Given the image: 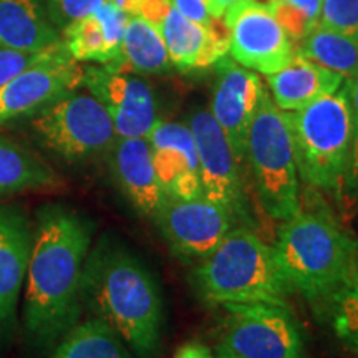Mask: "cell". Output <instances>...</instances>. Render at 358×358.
<instances>
[{"label":"cell","mask_w":358,"mask_h":358,"mask_svg":"<svg viewBox=\"0 0 358 358\" xmlns=\"http://www.w3.org/2000/svg\"><path fill=\"white\" fill-rule=\"evenodd\" d=\"M95 224L65 204H45L34 221L24 325L40 347L55 343L82 315L83 267Z\"/></svg>","instance_id":"1"},{"label":"cell","mask_w":358,"mask_h":358,"mask_svg":"<svg viewBox=\"0 0 358 358\" xmlns=\"http://www.w3.org/2000/svg\"><path fill=\"white\" fill-rule=\"evenodd\" d=\"M82 302L138 357L153 358L158 353L164 325L163 295L153 272L127 245L101 237L90 248Z\"/></svg>","instance_id":"2"},{"label":"cell","mask_w":358,"mask_h":358,"mask_svg":"<svg viewBox=\"0 0 358 358\" xmlns=\"http://www.w3.org/2000/svg\"><path fill=\"white\" fill-rule=\"evenodd\" d=\"M272 248L294 292L315 310L358 284V244L325 209L301 208L282 222Z\"/></svg>","instance_id":"3"},{"label":"cell","mask_w":358,"mask_h":358,"mask_svg":"<svg viewBox=\"0 0 358 358\" xmlns=\"http://www.w3.org/2000/svg\"><path fill=\"white\" fill-rule=\"evenodd\" d=\"M192 285L204 302H267L289 306L292 285L272 245L250 227L234 226L208 257L192 271Z\"/></svg>","instance_id":"4"},{"label":"cell","mask_w":358,"mask_h":358,"mask_svg":"<svg viewBox=\"0 0 358 358\" xmlns=\"http://www.w3.org/2000/svg\"><path fill=\"white\" fill-rule=\"evenodd\" d=\"M299 176L308 186L340 196L345 191L352 148L347 83L306 108L287 111Z\"/></svg>","instance_id":"5"},{"label":"cell","mask_w":358,"mask_h":358,"mask_svg":"<svg viewBox=\"0 0 358 358\" xmlns=\"http://www.w3.org/2000/svg\"><path fill=\"white\" fill-rule=\"evenodd\" d=\"M245 164L262 211L274 221H287L301 211V176L287 111L277 108L267 90L250 123Z\"/></svg>","instance_id":"6"},{"label":"cell","mask_w":358,"mask_h":358,"mask_svg":"<svg viewBox=\"0 0 358 358\" xmlns=\"http://www.w3.org/2000/svg\"><path fill=\"white\" fill-rule=\"evenodd\" d=\"M32 127L48 150L70 163L106 153L118 138L101 103L75 90L35 113Z\"/></svg>","instance_id":"7"},{"label":"cell","mask_w":358,"mask_h":358,"mask_svg":"<svg viewBox=\"0 0 358 358\" xmlns=\"http://www.w3.org/2000/svg\"><path fill=\"white\" fill-rule=\"evenodd\" d=\"M217 355L226 358H306L303 337L289 306L224 303Z\"/></svg>","instance_id":"8"},{"label":"cell","mask_w":358,"mask_h":358,"mask_svg":"<svg viewBox=\"0 0 358 358\" xmlns=\"http://www.w3.org/2000/svg\"><path fill=\"white\" fill-rule=\"evenodd\" d=\"M187 127L198 151L201 194L226 208L237 222L250 227L254 221L245 196L243 164L234 156L226 134L209 110L194 111Z\"/></svg>","instance_id":"9"},{"label":"cell","mask_w":358,"mask_h":358,"mask_svg":"<svg viewBox=\"0 0 358 358\" xmlns=\"http://www.w3.org/2000/svg\"><path fill=\"white\" fill-rule=\"evenodd\" d=\"M232 60L261 75H274L290 64L295 47L268 3L244 0L222 17Z\"/></svg>","instance_id":"10"},{"label":"cell","mask_w":358,"mask_h":358,"mask_svg":"<svg viewBox=\"0 0 358 358\" xmlns=\"http://www.w3.org/2000/svg\"><path fill=\"white\" fill-rule=\"evenodd\" d=\"M155 221L174 256L186 262L208 257L237 224L226 208L203 194L192 199L168 198Z\"/></svg>","instance_id":"11"},{"label":"cell","mask_w":358,"mask_h":358,"mask_svg":"<svg viewBox=\"0 0 358 358\" xmlns=\"http://www.w3.org/2000/svg\"><path fill=\"white\" fill-rule=\"evenodd\" d=\"M138 15L158 30L178 70L206 69L229 53V34L222 19L209 27L198 25L182 17L169 0H143Z\"/></svg>","instance_id":"12"},{"label":"cell","mask_w":358,"mask_h":358,"mask_svg":"<svg viewBox=\"0 0 358 358\" xmlns=\"http://www.w3.org/2000/svg\"><path fill=\"white\" fill-rule=\"evenodd\" d=\"M83 71L62 42L47 58L0 87V124L38 113L60 96L82 87Z\"/></svg>","instance_id":"13"},{"label":"cell","mask_w":358,"mask_h":358,"mask_svg":"<svg viewBox=\"0 0 358 358\" xmlns=\"http://www.w3.org/2000/svg\"><path fill=\"white\" fill-rule=\"evenodd\" d=\"M83 87L108 111L118 138H146L158 123V105L150 85L128 71L87 66Z\"/></svg>","instance_id":"14"},{"label":"cell","mask_w":358,"mask_h":358,"mask_svg":"<svg viewBox=\"0 0 358 358\" xmlns=\"http://www.w3.org/2000/svg\"><path fill=\"white\" fill-rule=\"evenodd\" d=\"M214 65L216 85L209 111L226 134L237 161L244 164L249 128L266 87L256 71L244 69L232 58L224 57Z\"/></svg>","instance_id":"15"},{"label":"cell","mask_w":358,"mask_h":358,"mask_svg":"<svg viewBox=\"0 0 358 358\" xmlns=\"http://www.w3.org/2000/svg\"><path fill=\"white\" fill-rule=\"evenodd\" d=\"M150 141L159 185L171 199H192L201 194L198 151L187 124L163 122L151 128Z\"/></svg>","instance_id":"16"},{"label":"cell","mask_w":358,"mask_h":358,"mask_svg":"<svg viewBox=\"0 0 358 358\" xmlns=\"http://www.w3.org/2000/svg\"><path fill=\"white\" fill-rule=\"evenodd\" d=\"M34 244V221L19 206H0V332L15 320Z\"/></svg>","instance_id":"17"},{"label":"cell","mask_w":358,"mask_h":358,"mask_svg":"<svg viewBox=\"0 0 358 358\" xmlns=\"http://www.w3.org/2000/svg\"><path fill=\"white\" fill-rule=\"evenodd\" d=\"M113 179L128 203L141 216L155 219L168 196L159 185L146 138H116L110 148Z\"/></svg>","instance_id":"18"},{"label":"cell","mask_w":358,"mask_h":358,"mask_svg":"<svg viewBox=\"0 0 358 358\" xmlns=\"http://www.w3.org/2000/svg\"><path fill=\"white\" fill-rule=\"evenodd\" d=\"M128 20L129 13L106 2L95 13L83 17L62 30V42L78 64L95 62L100 65H110L120 57Z\"/></svg>","instance_id":"19"},{"label":"cell","mask_w":358,"mask_h":358,"mask_svg":"<svg viewBox=\"0 0 358 358\" xmlns=\"http://www.w3.org/2000/svg\"><path fill=\"white\" fill-rule=\"evenodd\" d=\"M345 78L325 69L317 62L295 52L289 65L268 75L267 85L271 98L282 111H299L322 96L338 92Z\"/></svg>","instance_id":"20"},{"label":"cell","mask_w":358,"mask_h":358,"mask_svg":"<svg viewBox=\"0 0 358 358\" xmlns=\"http://www.w3.org/2000/svg\"><path fill=\"white\" fill-rule=\"evenodd\" d=\"M62 42L38 0H0V47L43 52Z\"/></svg>","instance_id":"21"},{"label":"cell","mask_w":358,"mask_h":358,"mask_svg":"<svg viewBox=\"0 0 358 358\" xmlns=\"http://www.w3.org/2000/svg\"><path fill=\"white\" fill-rule=\"evenodd\" d=\"M106 66L138 75H161L173 70L159 32L141 15H129L120 57Z\"/></svg>","instance_id":"22"},{"label":"cell","mask_w":358,"mask_h":358,"mask_svg":"<svg viewBox=\"0 0 358 358\" xmlns=\"http://www.w3.org/2000/svg\"><path fill=\"white\" fill-rule=\"evenodd\" d=\"M62 185L58 174L19 143L0 136V196L52 191Z\"/></svg>","instance_id":"23"},{"label":"cell","mask_w":358,"mask_h":358,"mask_svg":"<svg viewBox=\"0 0 358 358\" xmlns=\"http://www.w3.org/2000/svg\"><path fill=\"white\" fill-rule=\"evenodd\" d=\"M50 358H133L123 338L98 317L78 322L60 338Z\"/></svg>","instance_id":"24"},{"label":"cell","mask_w":358,"mask_h":358,"mask_svg":"<svg viewBox=\"0 0 358 358\" xmlns=\"http://www.w3.org/2000/svg\"><path fill=\"white\" fill-rule=\"evenodd\" d=\"M295 52L342 75L345 80L358 73V34L334 32L317 25L297 42Z\"/></svg>","instance_id":"25"},{"label":"cell","mask_w":358,"mask_h":358,"mask_svg":"<svg viewBox=\"0 0 358 358\" xmlns=\"http://www.w3.org/2000/svg\"><path fill=\"white\" fill-rule=\"evenodd\" d=\"M319 313L332 327L335 337L348 350L358 353V284L338 292Z\"/></svg>","instance_id":"26"},{"label":"cell","mask_w":358,"mask_h":358,"mask_svg":"<svg viewBox=\"0 0 358 358\" xmlns=\"http://www.w3.org/2000/svg\"><path fill=\"white\" fill-rule=\"evenodd\" d=\"M272 13L292 42H301L319 25L322 0H271Z\"/></svg>","instance_id":"27"},{"label":"cell","mask_w":358,"mask_h":358,"mask_svg":"<svg viewBox=\"0 0 358 358\" xmlns=\"http://www.w3.org/2000/svg\"><path fill=\"white\" fill-rule=\"evenodd\" d=\"M319 25L342 34H358V0H322Z\"/></svg>","instance_id":"28"},{"label":"cell","mask_w":358,"mask_h":358,"mask_svg":"<svg viewBox=\"0 0 358 358\" xmlns=\"http://www.w3.org/2000/svg\"><path fill=\"white\" fill-rule=\"evenodd\" d=\"M108 0H47L48 17L55 29L64 30L73 22L92 15Z\"/></svg>","instance_id":"29"},{"label":"cell","mask_w":358,"mask_h":358,"mask_svg":"<svg viewBox=\"0 0 358 358\" xmlns=\"http://www.w3.org/2000/svg\"><path fill=\"white\" fill-rule=\"evenodd\" d=\"M58 45L43 52H22L13 50V48L0 47V87H3V85L10 82L12 78H15L17 75L22 73V71L27 69H30V66L37 64V62L47 58L53 50H55Z\"/></svg>","instance_id":"30"},{"label":"cell","mask_w":358,"mask_h":358,"mask_svg":"<svg viewBox=\"0 0 358 358\" xmlns=\"http://www.w3.org/2000/svg\"><path fill=\"white\" fill-rule=\"evenodd\" d=\"M345 83L352 110V148L345 178V191L350 194H358V73L355 77L345 80Z\"/></svg>","instance_id":"31"},{"label":"cell","mask_w":358,"mask_h":358,"mask_svg":"<svg viewBox=\"0 0 358 358\" xmlns=\"http://www.w3.org/2000/svg\"><path fill=\"white\" fill-rule=\"evenodd\" d=\"M169 2L182 17H186V19H189L198 25L209 27L216 20L209 13L206 0H169Z\"/></svg>","instance_id":"32"},{"label":"cell","mask_w":358,"mask_h":358,"mask_svg":"<svg viewBox=\"0 0 358 358\" xmlns=\"http://www.w3.org/2000/svg\"><path fill=\"white\" fill-rule=\"evenodd\" d=\"M174 358H214L209 347L199 342H187L176 352Z\"/></svg>","instance_id":"33"},{"label":"cell","mask_w":358,"mask_h":358,"mask_svg":"<svg viewBox=\"0 0 358 358\" xmlns=\"http://www.w3.org/2000/svg\"><path fill=\"white\" fill-rule=\"evenodd\" d=\"M239 2H244V0H206V3H208V10L214 19H222L224 13Z\"/></svg>","instance_id":"34"},{"label":"cell","mask_w":358,"mask_h":358,"mask_svg":"<svg viewBox=\"0 0 358 358\" xmlns=\"http://www.w3.org/2000/svg\"><path fill=\"white\" fill-rule=\"evenodd\" d=\"M108 2H111L118 8H122V10L129 13V15H138L143 0H108Z\"/></svg>","instance_id":"35"},{"label":"cell","mask_w":358,"mask_h":358,"mask_svg":"<svg viewBox=\"0 0 358 358\" xmlns=\"http://www.w3.org/2000/svg\"><path fill=\"white\" fill-rule=\"evenodd\" d=\"M216 358H226V357H222V355H216Z\"/></svg>","instance_id":"36"}]
</instances>
